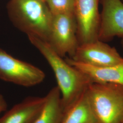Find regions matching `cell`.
<instances>
[{"instance_id":"cell-1","label":"cell","mask_w":123,"mask_h":123,"mask_svg":"<svg viewBox=\"0 0 123 123\" xmlns=\"http://www.w3.org/2000/svg\"><path fill=\"white\" fill-rule=\"evenodd\" d=\"M28 37L53 69L61 92L64 111L92 83L84 73L64 60L47 42L33 36Z\"/></svg>"},{"instance_id":"cell-2","label":"cell","mask_w":123,"mask_h":123,"mask_svg":"<svg viewBox=\"0 0 123 123\" xmlns=\"http://www.w3.org/2000/svg\"><path fill=\"white\" fill-rule=\"evenodd\" d=\"M7 10L18 29L27 36L48 41L53 15L44 0H11Z\"/></svg>"},{"instance_id":"cell-3","label":"cell","mask_w":123,"mask_h":123,"mask_svg":"<svg viewBox=\"0 0 123 123\" xmlns=\"http://www.w3.org/2000/svg\"><path fill=\"white\" fill-rule=\"evenodd\" d=\"M98 123H123V86L92 83L86 90Z\"/></svg>"},{"instance_id":"cell-4","label":"cell","mask_w":123,"mask_h":123,"mask_svg":"<svg viewBox=\"0 0 123 123\" xmlns=\"http://www.w3.org/2000/svg\"><path fill=\"white\" fill-rule=\"evenodd\" d=\"M47 42L62 57L74 56L79 45L74 14L53 15Z\"/></svg>"},{"instance_id":"cell-5","label":"cell","mask_w":123,"mask_h":123,"mask_svg":"<svg viewBox=\"0 0 123 123\" xmlns=\"http://www.w3.org/2000/svg\"><path fill=\"white\" fill-rule=\"evenodd\" d=\"M44 72L37 67L13 57L0 49V79L24 87L42 83Z\"/></svg>"},{"instance_id":"cell-6","label":"cell","mask_w":123,"mask_h":123,"mask_svg":"<svg viewBox=\"0 0 123 123\" xmlns=\"http://www.w3.org/2000/svg\"><path fill=\"white\" fill-rule=\"evenodd\" d=\"M100 0H75L74 15L79 45L98 39L101 16Z\"/></svg>"},{"instance_id":"cell-7","label":"cell","mask_w":123,"mask_h":123,"mask_svg":"<svg viewBox=\"0 0 123 123\" xmlns=\"http://www.w3.org/2000/svg\"><path fill=\"white\" fill-rule=\"evenodd\" d=\"M70 58L94 66H114L123 63V57L116 49L98 39L79 45L74 56Z\"/></svg>"},{"instance_id":"cell-8","label":"cell","mask_w":123,"mask_h":123,"mask_svg":"<svg viewBox=\"0 0 123 123\" xmlns=\"http://www.w3.org/2000/svg\"><path fill=\"white\" fill-rule=\"evenodd\" d=\"M102 10L98 39L104 42L115 37L123 39V1L100 0Z\"/></svg>"},{"instance_id":"cell-9","label":"cell","mask_w":123,"mask_h":123,"mask_svg":"<svg viewBox=\"0 0 123 123\" xmlns=\"http://www.w3.org/2000/svg\"><path fill=\"white\" fill-rule=\"evenodd\" d=\"M65 60L87 76L92 83H113L123 86V63L114 66H94L75 61L70 57Z\"/></svg>"},{"instance_id":"cell-10","label":"cell","mask_w":123,"mask_h":123,"mask_svg":"<svg viewBox=\"0 0 123 123\" xmlns=\"http://www.w3.org/2000/svg\"><path fill=\"white\" fill-rule=\"evenodd\" d=\"M45 97H27L0 117V123H33L42 110Z\"/></svg>"},{"instance_id":"cell-11","label":"cell","mask_w":123,"mask_h":123,"mask_svg":"<svg viewBox=\"0 0 123 123\" xmlns=\"http://www.w3.org/2000/svg\"><path fill=\"white\" fill-rule=\"evenodd\" d=\"M45 98L44 105L33 123H61L64 109L58 86L52 88Z\"/></svg>"},{"instance_id":"cell-12","label":"cell","mask_w":123,"mask_h":123,"mask_svg":"<svg viewBox=\"0 0 123 123\" xmlns=\"http://www.w3.org/2000/svg\"><path fill=\"white\" fill-rule=\"evenodd\" d=\"M86 90L64 111L61 123H98L90 105Z\"/></svg>"},{"instance_id":"cell-13","label":"cell","mask_w":123,"mask_h":123,"mask_svg":"<svg viewBox=\"0 0 123 123\" xmlns=\"http://www.w3.org/2000/svg\"><path fill=\"white\" fill-rule=\"evenodd\" d=\"M75 0H44L53 15L74 14Z\"/></svg>"},{"instance_id":"cell-14","label":"cell","mask_w":123,"mask_h":123,"mask_svg":"<svg viewBox=\"0 0 123 123\" xmlns=\"http://www.w3.org/2000/svg\"><path fill=\"white\" fill-rule=\"evenodd\" d=\"M7 106V103L4 97L0 94V114L6 110Z\"/></svg>"},{"instance_id":"cell-15","label":"cell","mask_w":123,"mask_h":123,"mask_svg":"<svg viewBox=\"0 0 123 123\" xmlns=\"http://www.w3.org/2000/svg\"><path fill=\"white\" fill-rule=\"evenodd\" d=\"M121 47H122V48L123 50V39L121 41Z\"/></svg>"},{"instance_id":"cell-16","label":"cell","mask_w":123,"mask_h":123,"mask_svg":"<svg viewBox=\"0 0 123 123\" xmlns=\"http://www.w3.org/2000/svg\"></svg>"}]
</instances>
